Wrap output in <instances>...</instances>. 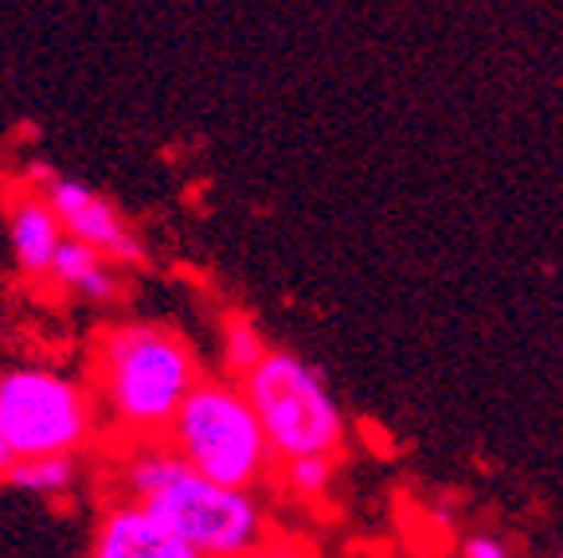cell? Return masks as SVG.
<instances>
[{
	"label": "cell",
	"mask_w": 563,
	"mask_h": 558,
	"mask_svg": "<svg viewBox=\"0 0 563 558\" xmlns=\"http://www.w3.org/2000/svg\"><path fill=\"white\" fill-rule=\"evenodd\" d=\"M98 399L118 426L157 437L196 383L200 359L185 336L161 324H114L95 351Z\"/></svg>",
	"instance_id": "cell-1"
},
{
	"label": "cell",
	"mask_w": 563,
	"mask_h": 558,
	"mask_svg": "<svg viewBox=\"0 0 563 558\" xmlns=\"http://www.w3.org/2000/svg\"><path fill=\"white\" fill-rule=\"evenodd\" d=\"M165 442L196 472L235 489H255L274 461L246 391L223 379H200L188 391L165 426Z\"/></svg>",
	"instance_id": "cell-2"
},
{
	"label": "cell",
	"mask_w": 563,
	"mask_h": 558,
	"mask_svg": "<svg viewBox=\"0 0 563 558\" xmlns=\"http://www.w3.org/2000/svg\"><path fill=\"white\" fill-rule=\"evenodd\" d=\"M239 387L255 406L274 461L309 454L341 457L344 414L329 394L325 379L306 359L266 348V356L239 379Z\"/></svg>",
	"instance_id": "cell-3"
},
{
	"label": "cell",
	"mask_w": 563,
	"mask_h": 558,
	"mask_svg": "<svg viewBox=\"0 0 563 558\" xmlns=\"http://www.w3.org/2000/svg\"><path fill=\"white\" fill-rule=\"evenodd\" d=\"M141 504L165 515V524L192 547V555L231 558L251 555L266 543V512L255 492L203 477L176 449L168 457L161 484Z\"/></svg>",
	"instance_id": "cell-4"
},
{
	"label": "cell",
	"mask_w": 563,
	"mask_h": 558,
	"mask_svg": "<svg viewBox=\"0 0 563 558\" xmlns=\"http://www.w3.org/2000/svg\"><path fill=\"white\" fill-rule=\"evenodd\" d=\"M0 422L16 457L79 454L95 434V406L75 379L47 367L0 371Z\"/></svg>",
	"instance_id": "cell-5"
},
{
	"label": "cell",
	"mask_w": 563,
	"mask_h": 558,
	"mask_svg": "<svg viewBox=\"0 0 563 558\" xmlns=\"http://www.w3.org/2000/svg\"><path fill=\"white\" fill-rule=\"evenodd\" d=\"M44 196L55 208V215H59L63 235L95 246L110 263H141L145 258V246H141L137 231L130 227V219L102 192H95L90 183L67 180V176H47Z\"/></svg>",
	"instance_id": "cell-6"
},
{
	"label": "cell",
	"mask_w": 563,
	"mask_h": 558,
	"mask_svg": "<svg viewBox=\"0 0 563 558\" xmlns=\"http://www.w3.org/2000/svg\"><path fill=\"white\" fill-rule=\"evenodd\" d=\"M90 550L98 558H196L192 547L165 524V515L130 496L102 512Z\"/></svg>",
	"instance_id": "cell-7"
},
{
	"label": "cell",
	"mask_w": 563,
	"mask_h": 558,
	"mask_svg": "<svg viewBox=\"0 0 563 558\" xmlns=\"http://www.w3.org/2000/svg\"><path fill=\"white\" fill-rule=\"evenodd\" d=\"M9 238L16 266L32 278H47L52 254L63 238V223L44 192H20L9 203Z\"/></svg>",
	"instance_id": "cell-8"
},
{
	"label": "cell",
	"mask_w": 563,
	"mask_h": 558,
	"mask_svg": "<svg viewBox=\"0 0 563 558\" xmlns=\"http://www.w3.org/2000/svg\"><path fill=\"white\" fill-rule=\"evenodd\" d=\"M47 278L59 281L63 289H70L82 301H95V305H110L122 293V281L114 274V263L98 254L95 246L79 243V238L63 235L59 246L52 254V266H47Z\"/></svg>",
	"instance_id": "cell-9"
},
{
	"label": "cell",
	"mask_w": 563,
	"mask_h": 558,
	"mask_svg": "<svg viewBox=\"0 0 563 558\" xmlns=\"http://www.w3.org/2000/svg\"><path fill=\"white\" fill-rule=\"evenodd\" d=\"M12 489L32 492V496H59L75 484V454H40L16 457L4 472Z\"/></svg>",
	"instance_id": "cell-10"
},
{
	"label": "cell",
	"mask_w": 563,
	"mask_h": 558,
	"mask_svg": "<svg viewBox=\"0 0 563 558\" xmlns=\"http://www.w3.org/2000/svg\"><path fill=\"white\" fill-rule=\"evenodd\" d=\"M263 356H266L263 332L251 321H243V316H231V321L223 324V367H228L235 379H243Z\"/></svg>",
	"instance_id": "cell-11"
},
{
	"label": "cell",
	"mask_w": 563,
	"mask_h": 558,
	"mask_svg": "<svg viewBox=\"0 0 563 558\" xmlns=\"http://www.w3.org/2000/svg\"><path fill=\"white\" fill-rule=\"evenodd\" d=\"M286 465V489L301 500H321L333 484V472H336V457L325 454H309V457H290Z\"/></svg>",
	"instance_id": "cell-12"
},
{
	"label": "cell",
	"mask_w": 563,
	"mask_h": 558,
	"mask_svg": "<svg viewBox=\"0 0 563 558\" xmlns=\"http://www.w3.org/2000/svg\"><path fill=\"white\" fill-rule=\"evenodd\" d=\"M462 555L466 558H505L509 547H505L501 539H489V535H470V539L462 543Z\"/></svg>",
	"instance_id": "cell-13"
},
{
	"label": "cell",
	"mask_w": 563,
	"mask_h": 558,
	"mask_svg": "<svg viewBox=\"0 0 563 558\" xmlns=\"http://www.w3.org/2000/svg\"><path fill=\"white\" fill-rule=\"evenodd\" d=\"M16 461V454H12V445H9V434H4V422H0V477L9 472V465Z\"/></svg>",
	"instance_id": "cell-14"
}]
</instances>
